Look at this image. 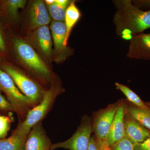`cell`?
<instances>
[{
    "label": "cell",
    "instance_id": "30bf717a",
    "mask_svg": "<svg viewBox=\"0 0 150 150\" xmlns=\"http://www.w3.org/2000/svg\"><path fill=\"white\" fill-rule=\"evenodd\" d=\"M50 29L54 41V52L57 55V60H65L71 53L70 49L64 44L67 34L65 23L54 21L51 22Z\"/></svg>",
    "mask_w": 150,
    "mask_h": 150
},
{
    "label": "cell",
    "instance_id": "603a6c76",
    "mask_svg": "<svg viewBox=\"0 0 150 150\" xmlns=\"http://www.w3.org/2000/svg\"><path fill=\"white\" fill-rule=\"evenodd\" d=\"M11 118L0 115V139H5L10 129Z\"/></svg>",
    "mask_w": 150,
    "mask_h": 150
},
{
    "label": "cell",
    "instance_id": "cb8c5ba5",
    "mask_svg": "<svg viewBox=\"0 0 150 150\" xmlns=\"http://www.w3.org/2000/svg\"><path fill=\"white\" fill-rule=\"evenodd\" d=\"M0 109L5 111H12L14 112L13 108L7 99H6L4 96L0 93Z\"/></svg>",
    "mask_w": 150,
    "mask_h": 150
},
{
    "label": "cell",
    "instance_id": "9a60e30c",
    "mask_svg": "<svg viewBox=\"0 0 150 150\" xmlns=\"http://www.w3.org/2000/svg\"><path fill=\"white\" fill-rule=\"evenodd\" d=\"M81 16L80 11L75 4V2H71L67 8L65 14V24L67 29V34L64 43L65 46H67L68 39L73 28L80 18Z\"/></svg>",
    "mask_w": 150,
    "mask_h": 150
},
{
    "label": "cell",
    "instance_id": "3957f363",
    "mask_svg": "<svg viewBox=\"0 0 150 150\" xmlns=\"http://www.w3.org/2000/svg\"><path fill=\"white\" fill-rule=\"evenodd\" d=\"M13 44L18 59L29 71L42 80H50V70L29 44L18 38L14 39Z\"/></svg>",
    "mask_w": 150,
    "mask_h": 150
},
{
    "label": "cell",
    "instance_id": "6da1fadb",
    "mask_svg": "<svg viewBox=\"0 0 150 150\" xmlns=\"http://www.w3.org/2000/svg\"><path fill=\"white\" fill-rule=\"evenodd\" d=\"M113 3L116 9L113 18L115 31L123 39L130 40L150 28V10H142L130 0H116Z\"/></svg>",
    "mask_w": 150,
    "mask_h": 150
},
{
    "label": "cell",
    "instance_id": "f546056e",
    "mask_svg": "<svg viewBox=\"0 0 150 150\" xmlns=\"http://www.w3.org/2000/svg\"><path fill=\"white\" fill-rule=\"evenodd\" d=\"M146 104L150 108V102H145Z\"/></svg>",
    "mask_w": 150,
    "mask_h": 150
},
{
    "label": "cell",
    "instance_id": "ac0fdd59",
    "mask_svg": "<svg viewBox=\"0 0 150 150\" xmlns=\"http://www.w3.org/2000/svg\"><path fill=\"white\" fill-rule=\"evenodd\" d=\"M115 85L116 88L123 93L129 102L142 109L150 110V108L142 100L140 97L127 86L118 82L115 83Z\"/></svg>",
    "mask_w": 150,
    "mask_h": 150
},
{
    "label": "cell",
    "instance_id": "5bb4252c",
    "mask_svg": "<svg viewBox=\"0 0 150 150\" xmlns=\"http://www.w3.org/2000/svg\"><path fill=\"white\" fill-rule=\"evenodd\" d=\"M35 38L39 48L46 56L52 54V43L51 32L47 25H43L37 28L35 32Z\"/></svg>",
    "mask_w": 150,
    "mask_h": 150
},
{
    "label": "cell",
    "instance_id": "2e32d148",
    "mask_svg": "<svg viewBox=\"0 0 150 150\" xmlns=\"http://www.w3.org/2000/svg\"><path fill=\"white\" fill-rule=\"evenodd\" d=\"M126 111L130 115L150 131V110L142 109L125 100Z\"/></svg>",
    "mask_w": 150,
    "mask_h": 150
},
{
    "label": "cell",
    "instance_id": "52a82bcc",
    "mask_svg": "<svg viewBox=\"0 0 150 150\" xmlns=\"http://www.w3.org/2000/svg\"><path fill=\"white\" fill-rule=\"evenodd\" d=\"M119 103V99L114 103L108 105L105 108L93 112L92 132L99 141L108 143V137L118 110Z\"/></svg>",
    "mask_w": 150,
    "mask_h": 150
},
{
    "label": "cell",
    "instance_id": "4fadbf2b",
    "mask_svg": "<svg viewBox=\"0 0 150 150\" xmlns=\"http://www.w3.org/2000/svg\"><path fill=\"white\" fill-rule=\"evenodd\" d=\"M29 18L31 29H37L50 23L51 18L44 2L38 0L32 3L30 9Z\"/></svg>",
    "mask_w": 150,
    "mask_h": 150
},
{
    "label": "cell",
    "instance_id": "e0dca14e",
    "mask_svg": "<svg viewBox=\"0 0 150 150\" xmlns=\"http://www.w3.org/2000/svg\"><path fill=\"white\" fill-rule=\"evenodd\" d=\"M26 139L13 134L8 138L0 139V150H25Z\"/></svg>",
    "mask_w": 150,
    "mask_h": 150
},
{
    "label": "cell",
    "instance_id": "484cf974",
    "mask_svg": "<svg viewBox=\"0 0 150 150\" xmlns=\"http://www.w3.org/2000/svg\"><path fill=\"white\" fill-rule=\"evenodd\" d=\"M135 6L139 8L144 7L149 8L150 10V0H137L132 1Z\"/></svg>",
    "mask_w": 150,
    "mask_h": 150
},
{
    "label": "cell",
    "instance_id": "d6986e66",
    "mask_svg": "<svg viewBox=\"0 0 150 150\" xmlns=\"http://www.w3.org/2000/svg\"><path fill=\"white\" fill-rule=\"evenodd\" d=\"M26 1L24 0H8L6 1V7L8 12L12 18H17L18 10L23 8Z\"/></svg>",
    "mask_w": 150,
    "mask_h": 150
},
{
    "label": "cell",
    "instance_id": "ffe728a7",
    "mask_svg": "<svg viewBox=\"0 0 150 150\" xmlns=\"http://www.w3.org/2000/svg\"><path fill=\"white\" fill-rule=\"evenodd\" d=\"M48 9L50 15L55 21L64 22L67 8L54 3L53 4L48 6Z\"/></svg>",
    "mask_w": 150,
    "mask_h": 150
},
{
    "label": "cell",
    "instance_id": "4316f807",
    "mask_svg": "<svg viewBox=\"0 0 150 150\" xmlns=\"http://www.w3.org/2000/svg\"><path fill=\"white\" fill-rule=\"evenodd\" d=\"M71 2V1L68 0H55V3L57 4L67 8Z\"/></svg>",
    "mask_w": 150,
    "mask_h": 150
},
{
    "label": "cell",
    "instance_id": "f1b7e54d",
    "mask_svg": "<svg viewBox=\"0 0 150 150\" xmlns=\"http://www.w3.org/2000/svg\"><path fill=\"white\" fill-rule=\"evenodd\" d=\"M45 1L48 5L50 6L55 3V0H46Z\"/></svg>",
    "mask_w": 150,
    "mask_h": 150
},
{
    "label": "cell",
    "instance_id": "277c9868",
    "mask_svg": "<svg viewBox=\"0 0 150 150\" xmlns=\"http://www.w3.org/2000/svg\"><path fill=\"white\" fill-rule=\"evenodd\" d=\"M0 90L5 94L14 112L17 113L22 121L24 120L33 105L29 100L20 91L9 75L1 69Z\"/></svg>",
    "mask_w": 150,
    "mask_h": 150
},
{
    "label": "cell",
    "instance_id": "d4e9b609",
    "mask_svg": "<svg viewBox=\"0 0 150 150\" xmlns=\"http://www.w3.org/2000/svg\"><path fill=\"white\" fill-rule=\"evenodd\" d=\"M135 150H150V136L144 142L134 144Z\"/></svg>",
    "mask_w": 150,
    "mask_h": 150
},
{
    "label": "cell",
    "instance_id": "5b68a950",
    "mask_svg": "<svg viewBox=\"0 0 150 150\" xmlns=\"http://www.w3.org/2000/svg\"><path fill=\"white\" fill-rule=\"evenodd\" d=\"M3 68L12 79L20 91L29 100L33 107L41 102L46 91L39 84L13 67L5 66Z\"/></svg>",
    "mask_w": 150,
    "mask_h": 150
},
{
    "label": "cell",
    "instance_id": "ba28073f",
    "mask_svg": "<svg viewBox=\"0 0 150 150\" xmlns=\"http://www.w3.org/2000/svg\"><path fill=\"white\" fill-rule=\"evenodd\" d=\"M127 56L131 59L150 60V33L133 36L130 40Z\"/></svg>",
    "mask_w": 150,
    "mask_h": 150
},
{
    "label": "cell",
    "instance_id": "7a4b0ae2",
    "mask_svg": "<svg viewBox=\"0 0 150 150\" xmlns=\"http://www.w3.org/2000/svg\"><path fill=\"white\" fill-rule=\"evenodd\" d=\"M63 92L60 87L53 85L46 91L41 102L28 111L24 120L20 122L13 134L27 138L33 126L42 121L52 108L56 97Z\"/></svg>",
    "mask_w": 150,
    "mask_h": 150
},
{
    "label": "cell",
    "instance_id": "83f0119b",
    "mask_svg": "<svg viewBox=\"0 0 150 150\" xmlns=\"http://www.w3.org/2000/svg\"><path fill=\"white\" fill-rule=\"evenodd\" d=\"M0 50L2 51L5 50V46L4 42L3 40L2 35L0 33Z\"/></svg>",
    "mask_w": 150,
    "mask_h": 150
},
{
    "label": "cell",
    "instance_id": "8992f818",
    "mask_svg": "<svg viewBox=\"0 0 150 150\" xmlns=\"http://www.w3.org/2000/svg\"><path fill=\"white\" fill-rule=\"evenodd\" d=\"M92 133V118L88 115H84L72 136L64 142L52 144L51 150L61 148L69 150H88Z\"/></svg>",
    "mask_w": 150,
    "mask_h": 150
},
{
    "label": "cell",
    "instance_id": "7402d4cb",
    "mask_svg": "<svg viewBox=\"0 0 150 150\" xmlns=\"http://www.w3.org/2000/svg\"><path fill=\"white\" fill-rule=\"evenodd\" d=\"M88 150H110V146L107 142L97 139L93 134L90 140Z\"/></svg>",
    "mask_w": 150,
    "mask_h": 150
},
{
    "label": "cell",
    "instance_id": "7c38bea8",
    "mask_svg": "<svg viewBox=\"0 0 150 150\" xmlns=\"http://www.w3.org/2000/svg\"><path fill=\"white\" fill-rule=\"evenodd\" d=\"M126 112L125 100L119 99L118 110L111 124L108 137V142L110 146L125 137L124 118Z\"/></svg>",
    "mask_w": 150,
    "mask_h": 150
},
{
    "label": "cell",
    "instance_id": "9c48e42d",
    "mask_svg": "<svg viewBox=\"0 0 150 150\" xmlns=\"http://www.w3.org/2000/svg\"><path fill=\"white\" fill-rule=\"evenodd\" d=\"M40 121L30 130L25 144V150H51L52 143Z\"/></svg>",
    "mask_w": 150,
    "mask_h": 150
},
{
    "label": "cell",
    "instance_id": "44dd1931",
    "mask_svg": "<svg viewBox=\"0 0 150 150\" xmlns=\"http://www.w3.org/2000/svg\"><path fill=\"white\" fill-rule=\"evenodd\" d=\"M110 150H135L134 144L126 136L110 146Z\"/></svg>",
    "mask_w": 150,
    "mask_h": 150
},
{
    "label": "cell",
    "instance_id": "8fae6325",
    "mask_svg": "<svg viewBox=\"0 0 150 150\" xmlns=\"http://www.w3.org/2000/svg\"><path fill=\"white\" fill-rule=\"evenodd\" d=\"M124 123L125 136L133 144L141 143L150 137V130L135 120L126 110L124 115Z\"/></svg>",
    "mask_w": 150,
    "mask_h": 150
}]
</instances>
